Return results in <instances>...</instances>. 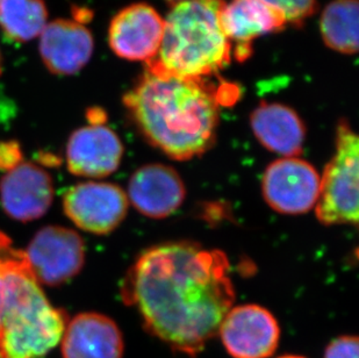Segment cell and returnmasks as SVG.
Listing matches in <instances>:
<instances>
[{"label":"cell","mask_w":359,"mask_h":358,"mask_svg":"<svg viewBox=\"0 0 359 358\" xmlns=\"http://www.w3.org/2000/svg\"><path fill=\"white\" fill-rule=\"evenodd\" d=\"M122 296L148 333L192 357L219 334L235 300L227 256L187 241L147 249L128 271Z\"/></svg>","instance_id":"cell-1"},{"label":"cell","mask_w":359,"mask_h":358,"mask_svg":"<svg viewBox=\"0 0 359 358\" xmlns=\"http://www.w3.org/2000/svg\"><path fill=\"white\" fill-rule=\"evenodd\" d=\"M123 102L147 141L170 159L189 161L215 143L220 99L203 78L148 69Z\"/></svg>","instance_id":"cell-2"},{"label":"cell","mask_w":359,"mask_h":358,"mask_svg":"<svg viewBox=\"0 0 359 358\" xmlns=\"http://www.w3.org/2000/svg\"><path fill=\"white\" fill-rule=\"evenodd\" d=\"M68 321L32 274L24 251L12 248L5 267L0 358L47 357L61 343Z\"/></svg>","instance_id":"cell-3"},{"label":"cell","mask_w":359,"mask_h":358,"mask_svg":"<svg viewBox=\"0 0 359 358\" xmlns=\"http://www.w3.org/2000/svg\"><path fill=\"white\" fill-rule=\"evenodd\" d=\"M224 0H180L164 19L162 44L148 69L203 78L231 61V44L220 22Z\"/></svg>","instance_id":"cell-4"},{"label":"cell","mask_w":359,"mask_h":358,"mask_svg":"<svg viewBox=\"0 0 359 358\" xmlns=\"http://www.w3.org/2000/svg\"><path fill=\"white\" fill-rule=\"evenodd\" d=\"M359 141L346 122L336 132L332 159L320 177L316 216L325 226L358 225Z\"/></svg>","instance_id":"cell-5"},{"label":"cell","mask_w":359,"mask_h":358,"mask_svg":"<svg viewBox=\"0 0 359 358\" xmlns=\"http://www.w3.org/2000/svg\"><path fill=\"white\" fill-rule=\"evenodd\" d=\"M24 253L41 286L65 284L81 272L85 263L84 241L76 230L63 226L43 227Z\"/></svg>","instance_id":"cell-6"},{"label":"cell","mask_w":359,"mask_h":358,"mask_svg":"<svg viewBox=\"0 0 359 358\" xmlns=\"http://www.w3.org/2000/svg\"><path fill=\"white\" fill-rule=\"evenodd\" d=\"M129 201L120 186L106 182H83L69 187L63 196V210L79 230L107 235L125 220Z\"/></svg>","instance_id":"cell-7"},{"label":"cell","mask_w":359,"mask_h":358,"mask_svg":"<svg viewBox=\"0 0 359 358\" xmlns=\"http://www.w3.org/2000/svg\"><path fill=\"white\" fill-rule=\"evenodd\" d=\"M262 191L266 204L278 213H307L319 198L320 175L305 159L281 157L265 169Z\"/></svg>","instance_id":"cell-8"},{"label":"cell","mask_w":359,"mask_h":358,"mask_svg":"<svg viewBox=\"0 0 359 358\" xmlns=\"http://www.w3.org/2000/svg\"><path fill=\"white\" fill-rule=\"evenodd\" d=\"M217 335L233 358H269L278 348L280 327L266 308L241 305L228 311Z\"/></svg>","instance_id":"cell-9"},{"label":"cell","mask_w":359,"mask_h":358,"mask_svg":"<svg viewBox=\"0 0 359 358\" xmlns=\"http://www.w3.org/2000/svg\"><path fill=\"white\" fill-rule=\"evenodd\" d=\"M54 196V179L35 163L22 161L0 179L1 206L7 216L21 223L42 218Z\"/></svg>","instance_id":"cell-10"},{"label":"cell","mask_w":359,"mask_h":358,"mask_svg":"<svg viewBox=\"0 0 359 358\" xmlns=\"http://www.w3.org/2000/svg\"><path fill=\"white\" fill-rule=\"evenodd\" d=\"M123 145L104 124H88L72 133L65 149L69 173L84 178H105L121 164Z\"/></svg>","instance_id":"cell-11"},{"label":"cell","mask_w":359,"mask_h":358,"mask_svg":"<svg viewBox=\"0 0 359 358\" xmlns=\"http://www.w3.org/2000/svg\"><path fill=\"white\" fill-rule=\"evenodd\" d=\"M164 19L147 4H134L120 11L111 21L109 47L128 61L149 63L162 44Z\"/></svg>","instance_id":"cell-12"},{"label":"cell","mask_w":359,"mask_h":358,"mask_svg":"<svg viewBox=\"0 0 359 358\" xmlns=\"http://www.w3.org/2000/svg\"><path fill=\"white\" fill-rule=\"evenodd\" d=\"M127 198L142 216L165 219L178 211L187 197L180 173L160 163L147 164L136 170L129 179Z\"/></svg>","instance_id":"cell-13"},{"label":"cell","mask_w":359,"mask_h":358,"mask_svg":"<svg viewBox=\"0 0 359 358\" xmlns=\"http://www.w3.org/2000/svg\"><path fill=\"white\" fill-rule=\"evenodd\" d=\"M39 37L42 61L55 74L69 76L79 72L88 65L93 54V37L81 21H51Z\"/></svg>","instance_id":"cell-14"},{"label":"cell","mask_w":359,"mask_h":358,"mask_svg":"<svg viewBox=\"0 0 359 358\" xmlns=\"http://www.w3.org/2000/svg\"><path fill=\"white\" fill-rule=\"evenodd\" d=\"M63 358H122L119 326L107 315L85 312L69 320L61 340Z\"/></svg>","instance_id":"cell-15"},{"label":"cell","mask_w":359,"mask_h":358,"mask_svg":"<svg viewBox=\"0 0 359 358\" xmlns=\"http://www.w3.org/2000/svg\"><path fill=\"white\" fill-rule=\"evenodd\" d=\"M256 139L264 148L283 157H298L304 150L306 128L298 113L277 102H264L250 117Z\"/></svg>","instance_id":"cell-16"},{"label":"cell","mask_w":359,"mask_h":358,"mask_svg":"<svg viewBox=\"0 0 359 358\" xmlns=\"http://www.w3.org/2000/svg\"><path fill=\"white\" fill-rule=\"evenodd\" d=\"M220 22L229 42L238 44V58H247L251 41L278 31L286 21L259 0H231L221 8Z\"/></svg>","instance_id":"cell-17"},{"label":"cell","mask_w":359,"mask_h":358,"mask_svg":"<svg viewBox=\"0 0 359 358\" xmlns=\"http://www.w3.org/2000/svg\"><path fill=\"white\" fill-rule=\"evenodd\" d=\"M358 15L357 0H335L329 4L321 17V33L325 44L342 54H356Z\"/></svg>","instance_id":"cell-18"},{"label":"cell","mask_w":359,"mask_h":358,"mask_svg":"<svg viewBox=\"0 0 359 358\" xmlns=\"http://www.w3.org/2000/svg\"><path fill=\"white\" fill-rule=\"evenodd\" d=\"M47 24L48 10L43 0H0V28L10 40H34Z\"/></svg>","instance_id":"cell-19"},{"label":"cell","mask_w":359,"mask_h":358,"mask_svg":"<svg viewBox=\"0 0 359 358\" xmlns=\"http://www.w3.org/2000/svg\"><path fill=\"white\" fill-rule=\"evenodd\" d=\"M266 6L276 11L286 24L300 22L314 13L316 0H259Z\"/></svg>","instance_id":"cell-20"},{"label":"cell","mask_w":359,"mask_h":358,"mask_svg":"<svg viewBox=\"0 0 359 358\" xmlns=\"http://www.w3.org/2000/svg\"><path fill=\"white\" fill-rule=\"evenodd\" d=\"M358 338L344 335L327 345L323 358H358Z\"/></svg>","instance_id":"cell-21"},{"label":"cell","mask_w":359,"mask_h":358,"mask_svg":"<svg viewBox=\"0 0 359 358\" xmlns=\"http://www.w3.org/2000/svg\"><path fill=\"white\" fill-rule=\"evenodd\" d=\"M24 159L20 145L15 141L0 142V171L4 173L13 169Z\"/></svg>","instance_id":"cell-22"},{"label":"cell","mask_w":359,"mask_h":358,"mask_svg":"<svg viewBox=\"0 0 359 358\" xmlns=\"http://www.w3.org/2000/svg\"><path fill=\"white\" fill-rule=\"evenodd\" d=\"M12 251V242L8 237L0 232V318L3 313L4 296H5V267L7 257Z\"/></svg>","instance_id":"cell-23"},{"label":"cell","mask_w":359,"mask_h":358,"mask_svg":"<svg viewBox=\"0 0 359 358\" xmlns=\"http://www.w3.org/2000/svg\"><path fill=\"white\" fill-rule=\"evenodd\" d=\"M278 358H306L304 357V356H299V355H284L280 356V357Z\"/></svg>","instance_id":"cell-24"},{"label":"cell","mask_w":359,"mask_h":358,"mask_svg":"<svg viewBox=\"0 0 359 358\" xmlns=\"http://www.w3.org/2000/svg\"><path fill=\"white\" fill-rule=\"evenodd\" d=\"M166 1H169V3L175 4L178 3V1H180V0H166Z\"/></svg>","instance_id":"cell-25"},{"label":"cell","mask_w":359,"mask_h":358,"mask_svg":"<svg viewBox=\"0 0 359 358\" xmlns=\"http://www.w3.org/2000/svg\"><path fill=\"white\" fill-rule=\"evenodd\" d=\"M1 70H3V67H1V54H0V74H1Z\"/></svg>","instance_id":"cell-26"}]
</instances>
